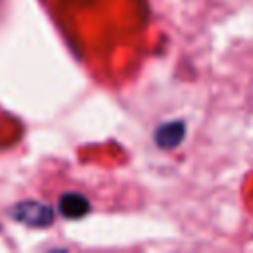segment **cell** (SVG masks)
I'll list each match as a JSON object with an SVG mask.
<instances>
[{
  "mask_svg": "<svg viewBox=\"0 0 253 253\" xmlns=\"http://www.w3.org/2000/svg\"><path fill=\"white\" fill-rule=\"evenodd\" d=\"M10 215L24 223V225H30V227H47L53 223V210L47 206V204H42V202H20L16 204L12 210H10Z\"/></svg>",
  "mask_w": 253,
  "mask_h": 253,
  "instance_id": "cell-1",
  "label": "cell"
},
{
  "mask_svg": "<svg viewBox=\"0 0 253 253\" xmlns=\"http://www.w3.org/2000/svg\"><path fill=\"white\" fill-rule=\"evenodd\" d=\"M186 136V123L184 121H166L162 125H158L154 128V144L158 148H164V150H170V148H176L180 146V142L184 140Z\"/></svg>",
  "mask_w": 253,
  "mask_h": 253,
  "instance_id": "cell-2",
  "label": "cell"
},
{
  "mask_svg": "<svg viewBox=\"0 0 253 253\" xmlns=\"http://www.w3.org/2000/svg\"><path fill=\"white\" fill-rule=\"evenodd\" d=\"M57 210L67 219H79L91 211V204L79 192H65L57 202Z\"/></svg>",
  "mask_w": 253,
  "mask_h": 253,
  "instance_id": "cell-3",
  "label": "cell"
}]
</instances>
